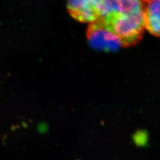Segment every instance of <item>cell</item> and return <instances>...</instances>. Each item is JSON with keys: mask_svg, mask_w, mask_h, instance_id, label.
I'll return each instance as SVG.
<instances>
[{"mask_svg": "<svg viewBox=\"0 0 160 160\" xmlns=\"http://www.w3.org/2000/svg\"><path fill=\"white\" fill-rule=\"evenodd\" d=\"M86 35L91 47L99 51L113 52L122 46L117 35L101 18L89 23Z\"/></svg>", "mask_w": 160, "mask_h": 160, "instance_id": "7a4b0ae2", "label": "cell"}, {"mask_svg": "<svg viewBox=\"0 0 160 160\" xmlns=\"http://www.w3.org/2000/svg\"><path fill=\"white\" fill-rule=\"evenodd\" d=\"M104 0H68V10L72 18L82 23H91L101 17Z\"/></svg>", "mask_w": 160, "mask_h": 160, "instance_id": "3957f363", "label": "cell"}, {"mask_svg": "<svg viewBox=\"0 0 160 160\" xmlns=\"http://www.w3.org/2000/svg\"><path fill=\"white\" fill-rule=\"evenodd\" d=\"M146 29L153 36L160 37V0H143Z\"/></svg>", "mask_w": 160, "mask_h": 160, "instance_id": "277c9868", "label": "cell"}, {"mask_svg": "<svg viewBox=\"0 0 160 160\" xmlns=\"http://www.w3.org/2000/svg\"><path fill=\"white\" fill-rule=\"evenodd\" d=\"M101 18L107 26L117 35L122 46L138 43L144 32V10L126 13H109Z\"/></svg>", "mask_w": 160, "mask_h": 160, "instance_id": "6da1fadb", "label": "cell"}]
</instances>
